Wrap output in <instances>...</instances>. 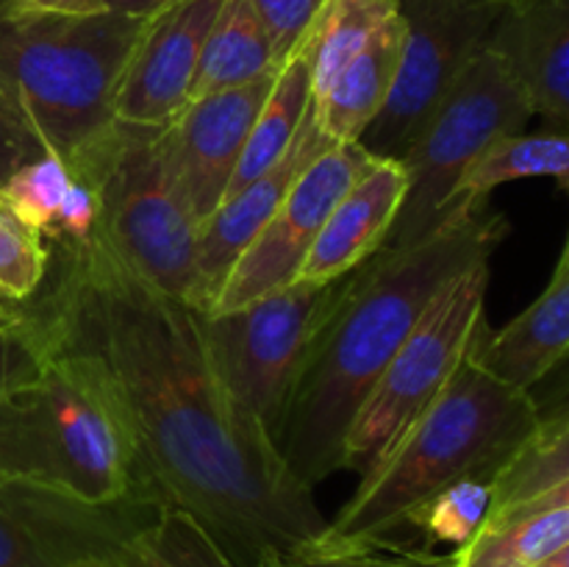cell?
Returning <instances> with one entry per match:
<instances>
[{
    "mask_svg": "<svg viewBox=\"0 0 569 567\" xmlns=\"http://www.w3.org/2000/svg\"><path fill=\"white\" fill-rule=\"evenodd\" d=\"M539 415V431L569 420V350L528 389Z\"/></svg>",
    "mask_w": 569,
    "mask_h": 567,
    "instance_id": "obj_34",
    "label": "cell"
},
{
    "mask_svg": "<svg viewBox=\"0 0 569 567\" xmlns=\"http://www.w3.org/2000/svg\"><path fill=\"white\" fill-rule=\"evenodd\" d=\"M539 567H569V543L561 550H556L550 559H545Z\"/></svg>",
    "mask_w": 569,
    "mask_h": 567,
    "instance_id": "obj_39",
    "label": "cell"
},
{
    "mask_svg": "<svg viewBox=\"0 0 569 567\" xmlns=\"http://www.w3.org/2000/svg\"><path fill=\"white\" fill-rule=\"evenodd\" d=\"M281 70L272 39L248 0H226L206 37L192 100L244 87ZM189 100V103H192Z\"/></svg>",
    "mask_w": 569,
    "mask_h": 567,
    "instance_id": "obj_20",
    "label": "cell"
},
{
    "mask_svg": "<svg viewBox=\"0 0 569 567\" xmlns=\"http://www.w3.org/2000/svg\"><path fill=\"white\" fill-rule=\"evenodd\" d=\"M409 176L400 159H378L337 200L295 281L333 284L359 270L387 242L400 215Z\"/></svg>",
    "mask_w": 569,
    "mask_h": 567,
    "instance_id": "obj_16",
    "label": "cell"
},
{
    "mask_svg": "<svg viewBox=\"0 0 569 567\" xmlns=\"http://www.w3.org/2000/svg\"><path fill=\"white\" fill-rule=\"evenodd\" d=\"M276 76L192 100L164 128L172 170L198 226L226 203L250 128Z\"/></svg>",
    "mask_w": 569,
    "mask_h": 567,
    "instance_id": "obj_14",
    "label": "cell"
},
{
    "mask_svg": "<svg viewBox=\"0 0 569 567\" xmlns=\"http://www.w3.org/2000/svg\"><path fill=\"white\" fill-rule=\"evenodd\" d=\"M109 11H120V14L131 17H150L156 11H161L164 6L176 3V0H103Z\"/></svg>",
    "mask_w": 569,
    "mask_h": 567,
    "instance_id": "obj_38",
    "label": "cell"
},
{
    "mask_svg": "<svg viewBox=\"0 0 569 567\" xmlns=\"http://www.w3.org/2000/svg\"><path fill=\"white\" fill-rule=\"evenodd\" d=\"M0 567H48L22 517L0 487Z\"/></svg>",
    "mask_w": 569,
    "mask_h": 567,
    "instance_id": "obj_35",
    "label": "cell"
},
{
    "mask_svg": "<svg viewBox=\"0 0 569 567\" xmlns=\"http://www.w3.org/2000/svg\"><path fill=\"white\" fill-rule=\"evenodd\" d=\"M42 342L37 339L26 315L17 309L11 320L0 322V395L14 384L31 378L42 367Z\"/></svg>",
    "mask_w": 569,
    "mask_h": 567,
    "instance_id": "obj_32",
    "label": "cell"
},
{
    "mask_svg": "<svg viewBox=\"0 0 569 567\" xmlns=\"http://www.w3.org/2000/svg\"><path fill=\"white\" fill-rule=\"evenodd\" d=\"M100 222V206L98 195H94L92 183L83 181L81 176L72 172V183L67 187L61 209L56 215L53 233L44 242H83L92 237L94 228Z\"/></svg>",
    "mask_w": 569,
    "mask_h": 567,
    "instance_id": "obj_33",
    "label": "cell"
},
{
    "mask_svg": "<svg viewBox=\"0 0 569 567\" xmlns=\"http://www.w3.org/2000/svg\"><path fill=\"white\" fill-rule=\"evenodd\" d=\"M148 17L0 9V83L48 153L70 161L114 122L126 61Z\"/></svg>",
    "mask_w": 569,
    "mask_h": 567,
    "instance_id": "obj_5",
    "label": "cell"
},
{
    "mask_svg": "<svg viewBox=\"0 0 569 567\" xmlns=\"http://www.w3.org/2000/svg\"><path fill=\"white\" fill-rule=\"evenodd\" d=\"M17 309H9V306H3V300H0V322L9 320V317H14Z\"/></svg>",
    "mask_w": 569,
    "mask_h": 567,
    "instance_id": "obj_41",
    "label": "cell"
},
{
    "mask_svg": "<svg viewBox=\"0 0 569 567\" xmlns=\"http://www.w3.org/2000/svg\"><path fill=\"white\" fill-rule=\"evenodd\" d=\"M222 3L176 0L144 20L120 76L114 120L161 128L187 109L206 37Z\"/></svg>",
    "mask_w": 569,
    "mask_h": 567,
    "instance_id": "obj_13",
    "label": "cell"
},
{
    "mask_svg": "<svg viewBox=\"0 0 569 567\" xmlns=\"http://www.w3.org/2000/svg\"><path fill=\"white\" fill-rule=\"evenodd\" d=\"M6 11H42V14H94L106 11L103 0H0Z\"/></svg>",
    "mask_w": 569,
    "mask_h": 567,
    "instance_id": "obj_37",
    "label": "cell"
},
{
    "mask_svg": "<svg viewBox=\"0 0 569 567\" xmlns=\"http://www.w3.org/2000/svg\"><path fill=\"white\" fill-rule=\"evenodd\" d=\"M42 289L17 306L44 354L83 361L120 406L139 467L231 567H264L326 534L315 493L228 392L203 311L133 270L100 228L48 242Z\"/></svg>",
    "mask_w": 569,
    "mask_h": 567,
    "instance_id": "obj_1",
    "label": "cell"
},
{
    "mask_svg": "<svg viewBox=\"0 0 569 567\" xmlns=\"http://www.w3.org/2000/svg\"><path fill=\"white\" fill-rule=\"evenodd\" d=\"M48 567H231L214 539L139 470L128 493L83 500L0 481Z\"/></svg>",
    "mask_w": 569,
    "mask_h": 567,
    "instance_id": "obj_7",
    "label": "cell"
},
{
    "mask_svg": "<svg viewBox=\"0 0 569 567\" xmlns=\"http://www.w3.org/2000/svg\"><path fill=\"white\" fill-rule=\"evenodd\" d=\"M328 142L326 137L317 128L315 115L309 111L306 122L300 126L298 137L289 145L287 153L264 172L256 181H250L248 187H242L239 192H233L209 220L200 226L198 237V289H194V309L209 311L214 304L217 292H220L222 281H226L228 270L233 267V261L244 253L250 242L256 239V233L264 228V222L270 220L272 211L278 209V203L283 200V195L289 192V187L295 183V178L306 170L311 159H315L320 150H326Z\"/></svg>",
    "mask_w": 569,
    "mask_h": 567,
    "instance_id": "obj_15",
    "label": "cell"
},
{
    "mask_svg": "<svg viewBox=\"0 0 569 567\" xmlns=\"http://www.w3.org/2000/svg\"><path fill=\"white\" fill-rule=\"evenodd\" d=\"M533 117L526 87L511 61L492 42L465 67L411 148L400 156L409 176L400 215L381 250L417 242L439 226L472 161L506 133H517Z\"/></svg>",
    "mask_w": 569,
    "mask_h": 567,
    "instance_id": "obj_8",
    "label": "cell"
},
{
    "mask_svg": "<svg viewBox=\"0 0 569 567\" xmlns=\"http://www.w3.org/2000/svg\"><path fill=\"white\" fill-rule=\"evenodd\" d=\"M569 506V476L561 478L559 484H553L550 489H545V493L533 495V498L522 500V504L511 506V509L500 511V515L489 517L483 526H503V523H511L517 520V517H526V515H533V511H548V509H567Z\"/></svg>",
    "mask_w": 569,
    "mask_h": 567,
    "instance_id": "obj_36",
    "label": "cell"
},
{
    "mask_svg": "<svg viewBox=\"0 0 569 567\" xmlns=\"http://www.w3.org/2000/svg\"><path fill=\"white\" fill-rule=\"evenodd\" d=\"M539 434L526 389L509 387L465 359L448 387L361 472L348 504L328 520V543L387 539L439 489L470 476L495 478Z\"/></svg>",
    "mask_w": 569,
    "mask_h": 567,
    "instance_id": "obj_3",
    "label": "cell"
},
{
    "mask_svg": "<svg viewBox=\"0 0 569 567\" xmlns=\"http://www.w3.org/2000/svg\"><path fill=\"white\" fill-rule=\"evenodd\" d=\"M495 500V478L470 476L439 489L406 515L403 526H415L428 543H448L465 548L483 528Z\"/></svg>",
    "mask_w": 569,
    "mask_h": 567,
    "instance_id": "obj_25",
    "label": "cell"
},
{
    "mask_svg": "<svg viewBox=\"0 0 569 567\" xmlns=\"http://www.w3.org/2000/svg\"><path fill=\"white\" fill-rule=\"evenodd\" d=\"M139 470L120 406L83 361L44 354L31 378L0 395V481L111 500Z\"/></svg>",
    "mask_w": 569,
    "mask_h": 567,
    "instance_id": "obj_4",
    "label": "cell"
},
{
    "mask_svg": "<svg viewBox=\"0 0 569 567\" xmlns=\"http://www.w3.org/2000/svg\"><path fill=\"white\" fill-rule=\"evenodd\" d=\"M487 287L489 261H481L450 278L431 300L361 404L345 442V467L365 472L448 387L487 328Z\"/></svg>",
    "mask_w": 569,
    "mask_h": 567,
    "instance_id": "obj_10",
    "label": "cell"
},
{
    "mask_svg": "<svg viewBox=\"0 0 569 567\" xmlns=\"http://www.w3.org/2000/svg\"><path fill=\"white\" fill-rule=\"evenodd\" d=\"M272 39L278 64L292 59L328 0H248Z\"/></svg>",
    "mask_w": 569,
    "mask_h": 567,
    "instance_id": "obj_30",
    "label": "cell"
},
{
    "mask_svg": "<svg viewBox=\"0 0 569 567\" xmlns=\"http://www.w3.org/2000/svg\"><path fill=\"white\" fill-rule=\"evenodd\" d=\"M509 222L489 200L461 198L431 233L378 250L353 270L322 326L281 434L289 470L315 489L345 470V442L370 389L450 278L492 259Z\"/></svg>",
    "mask_w": 569,
    "mask_h": 567,
    "instance_id": "obj_2",
    "label": "cell"
},
{
    "mask_svg": "<svg viewBox=\"0 0 569 567\" xmlns=\"http://www.w3.org/2000/svg\"><path fill=\"white\" fill-rule=\"evenodd\" d=\"M345 284L348 276L333 284L292 281L242 309L203 311L211 356L228 392L276 445H281L306 359L337 309Z\"/></svg>",
    "mask_w": 569,
    "mask_h": 567,
    "instance_id": "obj_9",
    "label": "cell"
},
{
    "mask_svg": "<svg viewBox=\"0 0 569 567\" xmlns=\"http://www.w3.org/2000/svg\"><path fill=\"white\" fill-rule=\"evenodd\" d=\"M167 126L114 120L67 165L92 183L111 248L167 295L194 304L200 226L167 150Z\"/></svg>",
    "mask_w": 569,
    "mask_h": 567,
    "instance_id": "obj_6",
    "label": "cell"
},
{
    "mask_svg": "<svg viewBox=\"0 0 569 567\" xmlns=\"http://www.w3.org/2000/svg\"><path fill=\"white\" fill-rule=\"evenodd\" d=\"M522 178H553L569 192V131H517L495 139L465 172L456 200H489L492 189Z\"/></svg>",
    "mask_w": 569,
    "mask_h": 567,
    "instance_id": "obj_22",
    "label": "cell"
},
{
    "mask_svg": "<svg viewBox=\"0 0 569 567\" xmlns=\"http://www.w3.org/2000/svg\"><path fill=\"white\" fill-rule=\"evenodd\" d=\"M48 153L14 94L0 83V187L28 161Z\"/></svg>",
    "mask_w": 569,
    "mask_h": 567,
    "instance_id": "obj_31",
    "label": "cell"
},
{
    "mask_svg": "<svg viewBox=\"0 0 569 567\" xmlns=\"http://www.w3.org/2000/svg\"><path fill=\"white\" fill-rule=\"evenodd\" d=\"M48 265L50 248L42 233L0 203V300L28 304L42 289Z\"/></svg>",
    "mask_w": 569,
    "mask_h": 567,
    "instance_id": "obj_29",
    "label": "cell"
},
{
    "mask_svg": "<svg viewBox=\"0 0 569 567\" xmlns=\"http://www.w3.org/2000/svg\"><path fill=\"white\" fill-rule=\"evenodd\" d=\"M264 567H456L453 554L437 556L428 550H409L389 539L370 543H317L267 561Z\"/></svg>",
    "mask_w": 569,
    "mask_h": 567,
    "instance_id": "obj_28",
    "label": "cell"
},
{
    "mask_svg": "<svg viewBox=\"0 0 569 567\" xmlns=\"http://www.w3.org/2000/svg\"><path fill=\"white\" fill-rule=\"evenodd\" d=\"M569 270V237H567V245H565V250H561V259H559V265H556V272H567Z\"/></svg>",
    "mask_w": 569,
    "mask_h": 567,
    "instance_id": "obj_40",
    "label": "cell"
},
{
    "mask_svg": "<svg viewBox=\"0 0 569 567\" xmlns=\"http://www.w3.org/2000/svg\"><path fill=\"white\" fill-rule=\"evenodd\" d=\"M372 161L376 156L367 153L359 142L328 145L320 150L295 178L253 242L233 261L206 315L242 309L276 289L289 287L337 200Z\"/></svg>",
    "mask_w": 569,
    "mask_h": 567,
    "instance_id": "obj_12",
    "label": "cell"
},
{
    "mask_svg": "<svg viewBox=\"0 0 569 567\" xmlns=\"http://www.w3.org/2000/svg\"><path fill=\"white\" fill-rule=\"evenodd\" d=\"M70 183L72 167L61 156L42 153L39 159L22 165L0 187V203L9 206L28 228L48 239Z\"/></svg>",
    "mask_w": 569,
    "mask_h": 567,
    "instance_id": "obj_27",
    "label": "cell"
},
{
    "mask_svg": "<svg viewBox=\"0 0 569 567\" xmlns=\"http://www.w3.org/2000/svg\"><path fill=\"white\" fill-rule=\"evenodd\" d=\"M567 543L569 506L483 526L465 548L453 550V559L456 567H539Z\"/></svg>",
    "mask_w": 569,
    "mask_h": 567,
    "instance_id": "obj_24",
    "label": "cell"
},
{
    "mask_svg": "<svg viewBox=\"0 0 569 567\" xmlns=\"http://www.w3.org/2000/svg\"><path fill=\"white\" fill-rule=\"evenodd\" d=\"M398 14V0H328L300 44L311 72V98Z\"/></svg>",
    "mask_w": 569,
    "mask_h": 567,
    "instance_id": "obj_23",
    "label": "cell"
},
{
    "mask_svg": "<svg viewBox=\"0 0 569 567\" xmlns=\"http://www.w3.org/2000/svg\"><path fill=\"white\" fill-rule=\"evenodd\" d=\"M311 111V72L306 64L303 53H295L287 59L278 70L276 81H272L270 94H267L264 106H261L259 117H256L250 137L244 142L242 159H239L237 172H233L231 198L250 181L264 176L278 159L289 150V145L298 137L300 126L306 122ZM226 198V200H228Z\"/></svg>",
    "mask_w": 569,
    "mask_h": 567,
    "instance_id": "obj_21",
    "label": "cell"
},
{
    "mask_svg": "<svg viewBox=\"0 0 569 567\" xmlns=\"http://www.w3.org/2000/svg\"><path fill=\"white\" fill-rule=\"evenodd\" d=\"M509 0H398L403 56L392 94L361 148L378 159H400L448 94L465 67L492 39Z\"/></svg>",
    "mask_w": 569,
    "mask_h": 567,
    "instance_id": "obj_11",
    "label": "cell"
},
{
    "mask_svg": "<svg viewBox=\"0 0 569 567\" xmlns=\"http://www.w3.org/2000/svg\"><path fill=\"white\" fill-rule=\"evenodd\" d=\"M489 42L511 61L533 115L569 131V0H511Z\"/></svg>",
    "mask_w": 569,
    "mask_h": 567,
    "instance_id": "obj_17",
    "label": "cell"
},
{
    "mask_svg": "<svg viewBox=\"0 0 569 567\" xmlns=\"http://www.w3.org/2000/svg\"><path fill=\"white\" fill-rule=\"evenodd\" d=\"M9 320H11V317H9ZM3 322H6V320H3Z\"/></svg>",
    "mask_w": 569,
    "mask_h": 567,
    "instance_id": "obj_42",
    "label": "cell"
},
{
    "mask_svg": "<svg viewBox=\"0 0 569 567\" xmlns=\"http://www.w3.org/2000/svg\"><path fill=\"white\" fill-rule=\"evenodd\" d=\"M403 17L398 14L311 98V115L333 145L359 142L392 94L403 56Z\"/></svg>",
    "mask_w": 569,
    "mask_h": 567,
    "instance_id": "obj_19",
    "label": "cell"
},
{
    "mask_svg": "<svg viewBox=\"0 0 569 567\" xmlns=\"http://www.w3.org/2000/svg\"><path fill=\"white\" fill-rule=\"evenodd\" d=\"M509 3H511V0H509Z\"/></svg>",
    "mask_w": 569,
    "mask_h": 567,
    "instance_id": "obj_43",
    "label": "cell"
},
{
    "mask_svg": "<svg viewBox=\"0 0 569 567\" xmlns=\"http://www.w3.org/2000/svg\"><path fill=\"white\" fill-rule=\"evenodd\" d=\"M569 476V420L539 431L495 481V500L489 517L545 493ZM487 517V520H489Z\"/></svg>",
    "mask_w": 569,
    "mask_h": 567,
    "instance_id": "obj_26",
    "label": "cell"
},
{
    "mask_svg": "<svg viewBox=\"0 0 569 567\" xmlns=\"http://www.w3.org/2000/svg\"><path fill=\"white\" fill-rule=\"evenodd\" d=\"M569 350V270L498 331L483 328L467 359L517 389H531Z\"/></svg>",
    "mask_w": 569,
    "mask_h": 567,
    "instance_id": "obj_18",
    "label": "cell"
}]
</instances>
